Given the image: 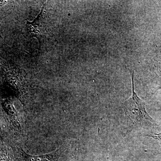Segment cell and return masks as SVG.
I'll list each match as a JSON object with an SVG mask.
<instances>
[{"instance_id": "52a82bcc", "label": "cell", "mask_w": 161, "mask_h": 161, "mask_svg": "<svg viewBox=\"0 0 161 161\" xmlns=\"http://www.w3.org/2000/svg\"><path fill=\"white\" fill-rule=\"evenodd\" d=\"M158 88V89H161V86H159Z\"/></svg>"}, {"instance_id": "8992f818", "label": "cell", "mask_w": 161, "mask_h": 161, "mask_svg": "<svg viewBox=\"0 0 161 161\" xmlns=\"http://www.w3.org/2000/svg\"><path fill=\"white\" fill-rule=\"evenodd\" d=\"M6 1H0V6L4 5L6 3Z\"/></svg>"}, {"instance_id": "3957f363", "label": "cell", "mask_w": 161, "mask_h": 161, "mask_svg": "<svg viewBox=\"0 0 161 161\" xmlns=\"http://www.w3.org/2000/svg\"><path fill=\"white\" fill-rule=\"evenodd\" d=\"M22 161H58L60 154L61 149L47 154L40 155H30L27 154L20 147H16Z\"/></svg>"}, {"instance_id": "277c9868", "label": "cell", "mask_w": 161, "mask_h": 161, "mask_svg": "<svg viewBox=\"0 0 161 161\" xmlns=\"http://www.w3.org/2000/svg\"><path fill=\"white\" fill-rule=\"evenodd\" d=\"M12 150L5 142L0 143V161H15Z\"/></svg>"}, {"instance_id": "6da1fadb", "label": "cell", "mask_w": 161, "mask_h": 161, "mask_svg": "<svg viewBox=\"0 0 161 161\" xmlns=\"http://www.w3.org/2000/svg\"><path fill=\"white\" fill-rule=\"evenodd\" d=\"M129 70L132 78V95L129 99L123 104V108L125 113L133 123L139 125H156L155 121L151 118L146 111L145 103L137 96L135 92L134 71L131 70L130 69Z\"/></svg>"}, {"instance_id": "5b68a950", "label": "cell", "mask_w": 161, "mask_h": 161, "mask_svg": "<svg viewBox=\"0 0 161 161\" xmlns=\"http://www.w3.org/2000/svg\"><path fill=\"white\" fill-rule=\"evenodd\" d=\"M150 137H152L153 138L157 139H158L159 141L160 142L161 144V132H159L158 133H156L154 135L150 136Z\"/></svg>"}, {"instance_id": "7a4b0ae2", "label": "cell", "mask_w": 161, "mask_h": 161, "mask_svg": "<svg viewBox=\"0 0 161 161\" xmlns=\"http://www.w3.org/2000/svg\"><path fill=\"white\" fill-rule=\"evenodd\" d=\"M3 112L5 113L6 119L14 131L21 132L22 125L19 115L14 105L13 101L11 99L3 100L1 103Z\"/></svg>"}]
</instances>
